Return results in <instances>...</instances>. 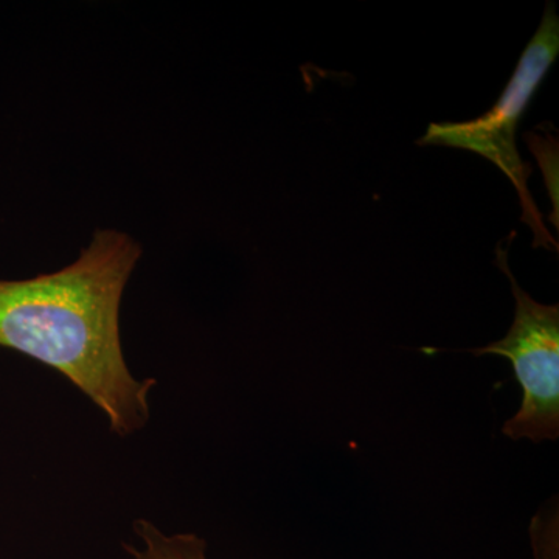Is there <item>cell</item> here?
I'll use <instances>...</instances> for the list:
<instances>
[{
  "label": "cell",
  "mask_w": 559,
  "mask_h": 559,
  "mask_svg": "<svg viewBox=\"0 0 559 559\" xmlns=\"http://www.w3.org/2000/svg\"><path fill=\"white\" fill-rule=\"evenodd\" d=\"M140 257L131 235L97 230L69 266L0 280V347L60 371L120 437L145 428L157 385L131 373L121 348V297Z\"/></svg>",
  "instance_id": "cell-1"
},
{
  "label": "cell",
  "mask_w": 559,
  "mask_h": 559,
  "mask_svg": "<svg viewBox=\"0 0 559 559\" xmlns=\"http://www.w3.org/2000/svg\"><path fill=\"white\" fill-rule=\"evenodd\" d=\"M559 51V21L555 5H547L538 32L522 53L520 64L498 103L479 119L460 123H432L418 145H441L473 151L496 165L520 193L525 223L535 231V246L558 250L528 190V164L516 146V128L536 90L546 79Z\"/></svg>",
  "instance_id": "cell-2"
},
{
  "label": "cell",
  "mask_w": 559,
  "mask_h": 559,
  "mask_svg": "<svg viewBox=\"0 0 559 559\" xmlns=\"http://www.w3.org/2000/svg\"><path fill=\"white\" fill-rule=\"evenodd\" d=\"M496 264L510 278L516 308L513 325L503 340L471 349L476 356L496 355L511 360L522 388L521 409L503 425L511 440L533 443L559 436V307L533 300L511 274L507 250L498 246Z\"/></svg>",
  "instance_id": "cell-3"
},
{
  "label": "cell",
  "mask_w": 559,
  "mask_h": 559,
  "mask_svg": "<svg viewBox=\"0 0 559 559\" xmlns=\"http://www.w3.org/2000/svg\"><path fill=\"white\" fill-rule=\"evenodd\" d=\"M132 530L142 547L123 544L130 559H207V543L194 533L167 535L143 518L134 521Z\"/></svg>",
  "instance_id": "cell-4"
}]
</instances>
